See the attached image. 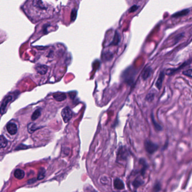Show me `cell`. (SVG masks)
<instances>
[{
	"label": "cell",
	"mask_w": 192,
	"mask_h": 192,
	"mask_svg": "<svg viewBox=\"0 0 192 192\" xmlns=\"http://www.w3.org/2000/svg\"><path fill=\"white\" fill-rule=\"evenodd\" d=\"M154 190L155 191H159L161 190V185L159 184H157L154 187Z\"/></svg>",
	"instance_id": "44dd1931"
},
{
	"label": "cell",
	"mask_w": 192,
	"mask_h": 192,
	"mask_svg": "<svg viewBox=\"0 0 192 192\" xmlns=\"http://www.w3.org/2000/svg\"><path fill=\"white\" fill-rule=\"evenodd\" d=\"M54 98L58 102H62L67 98V96L65 93H56L53 95Z\"/></svg>",
	"instance_id": "5b68a950"
},
{
	"label": "cell",
	"mask_w": 192,
	"mask_h": 192,
	"mask_svg": "<svg viewBox=\"0 0 192 192\" xmlns=\"http://www.w3.org/2000/svg\"><path fill=\"white\" fill-rule=\"evenodd\" d=\"M144 146L146 151L149 154H153L158 148V146L157 144L150 140H145L144 143Z\"/></svg>",
	"instance_id": "6da1fadb"
},
{
	"label": "cell",
	"mask_w": 192,
	"mask_h": 192,
	"mask_svg": "<svg viewBox=\"0 0 192 192\" xmlns=\"http://www.w3.org/2000/svg\"><path fill=\"white\" fill-rule=\"evenodd\" d=\"M119 41H120L119 35L118 34V33H117V32H116L115 35V37H114V39H113V41L112 43V45H118L119 44Z\"/></svg>",
	"instance_id": "9a60e30c"
},
{
	"label": "cell",
	"mask_w": 192,
	"mask_h": 192,
	"mask_svg": "<svg viewBox=\"0 0 192 192\" xmlns=\"http://www.w3.org/2000/svg\"><path fill=\"white\" fill-rule=\"evenodd\" d=\"M114 187H115V188L117 189L122 190L124 189L125 185L121 179H116L114 181Z\"/></svg>",
	"instance_id": "52a82bcc"
},
{
	"label": "cell",
	"mask_w": 192,
	"mask_h": 192,
	"mask_svg": "<svg viewBox=\"0 0 192 192\" xmlns=\"http://www.w3.org/2000/svg\"><path fill=\"white\" fill-rule=\"evenodd\" d=\"M6 129H7V131L9 134L12 135L17 134L18 131L17 126L16 125L15 123L12 122H10L8 123L7 126H6Z\"/></svg>",
	"instance_id": "3957f363"
},
{
	"label": "cell",
	"mask_w": 192,
	"mask_h": 192,
	"mask_svg": "<svg viewBox=\"0 0 192 192\" xmlns=\"http://www.w3.org/2000/svg\"><path fill=\"white\" fill-rule=\"evenodd\" d=\"M8 144V140L3 135L0 137V147L1 148H5Z\"/></svg>",
	"instance_id": "4fadbf2b"
},
{
	"label": "cell",
	"mask_w": 192,
	"mask_h": 192,
	"mask_svg": "<svg viewBox=\"0 0 192 192\" xmlns=\"http://www.w3.org/2000/svg\"><path fill=\"white\" fill-rule=\"evenodd\" d=\"M183 74L187 77L192 78V69H188L185 70L183 72Z\"/></svg>",
	"instance_id": "ac0fdd59"
},
{
	"label": "cell",
	"mask_w": 192,
	"mask_h": 192,
	"mask_svg": "<svg viewBox=\"0 0 192 192\" xmlns=\"http://www.w3.org/2000/svg\"><path fill=\"white\" fill-rule=\"evenodd\" d=\"M12 96L11 95H9L8 96H6L4 100L3 101V102L1 104V112L2 115L5 112V110L6 106H7L8 103L9 102H10L12 100Z\"/></svg>",
	"instance_id": "277c9868"
},
{
	"label": "cell",
	"mask_w": 192,
	"mask_h": 192,
	"mask_svg": "<svg viewBox=\"0 0 192 192\" xmlns=\"http://www.w3.org/2000/svg\"><path fill=\"white\" fill-rule=\"evenodd\" d=\"M45 176V170L44 168L41 169V170L40 171L38 175V177L37 179L38 180H41V179H43Z\"/></svg>",
	"instance_id": "2e32d148"
},
{
	"label": "cell",
	"mask_w": 192,
	"mask_h": 192,
	"mask_svg": "<svg viewBox=\"0 0 192 192\" xmlns=\"http://www.w3.org/2000/svg\"><path fill=\"white\" fill-rule=\"evenodd\" d=\"M154 95L153 94H152V93L151 94L150 93V94H149L147 96H146V99L148 100V101H149V102H152L153 99H154Z\"/></svg>",
	"instance_id": "d6986e66"
},
{
	"label": "cell",
	"mask_w": 192,
	"mask_h": 192,
	"mask_svg": "<svg viewBox=\"0 0 192 192\" xmlns=\"http://www.w3.org/2000/svg\"><path fill=\"white\" fill-rule=\"evenodd\" d=\"M164 77H165V73L163 72H161V73L159 74L158 79L157 81V82H156L155 83V86L158 90H160L161 89L162 82H163Z\"/></svg>",
	"instance_id": "8992f818"
},
{
	"label": "cell",
	"mask_w": 192,
	"mask_h": 192,
	"mask_svg": "<svg viewBox=\"0 0 192 192\" xmlns=\"http://www.w3.org/2000/svg\"><path fill=\"white\" fill-rule=\"evenodd\" d=\"M14 175L15 178H17L19 180H21L22 179L24 178L25 176V173L24 171L21 170V169H17V170H15L14 171Z\"/></svg>",
	"instance_id": "9c48e42d"
},
{
	"label": "cell",
	"mask_w": 192,
	"mask_h": 192,
	"mask_svg": "<svg viewBox=\"0 0 192 192\" xmlns=\"http://www.w3.org/2000/svg\"><path fill=\"white\" fill-rule=\"evenodd\" d=\"M152 73V69L151 67H146L145 69L143 70L142 73V79L143 80H146L151 76Z\"/></svg>",
	"instance_id": "ba28073f"
},
{
	"label": "cell",
	"mask_w": 192,
	"mask_h": 192,
	"mask_svg": "<svg viewBox=\"0 0 192 192\" xmlns=\"http://www.w3.org/2000/svg\"><path fill=\"white\" fill-rule=\"evenodd\" d=\"M35 69H36L38 73L41 74H45L46 73L48 68L47 66H44V65H39V66H37L35 67Z\"/></svg>",
	"instance_id": "8fae6325"
},
{
	"label": "cell",
	"mask_w": 192,
	"mask_h": 192,
	"mask_svg": "<svg viewBox=\"0 0 192 192\" xmlns=\"http://www.w3.org/2000/svg\"><path fill=\"white\" fill-rule=\"evenodd\" d=\"M152 121L153 124V126L154 127L155 129L156 130H157V131H161V130H162L161 126L160 125H158V123L157 122H156L154 118L153 115H152Z\"/></svg>",
	"instance_id": "5bb4252c"
},
{
	"label": "cell",
	"mask_w": 192,
	"mask_h": 192,
	"mask_svg": "<svg viewBox=\"0 0 192 192\" xmlns=\"http://www.w3.org/2000/svg\"><path fill=\"white\" fill-rule=\"evenodd\" d=\"M61 114L64 122L66 123L69 122L73 116L72 111V110L69 106H67L66 108H64L61 111Z\"/></svg>",
	"instance_id": "7a4b0ae2"
},
{
	"label": "cell",
	"mask_w": 192,
	"mask_h": 192,
	"mask_svg": "<svg viewBox=\"0 0 192 192\" xmlns=\"http://www.w3.org/2000/svg\"><path fill=\"white\" fill-rule=\"evenodd\" d=\"M189 12V9H184L183 10L175 13V14L172 15V17L174 18H177L181 17H183V16L187 15Z\"/></svg>",
	"instance_id": "30bf717a"
},
{
	"label": "cell",
	"mask_w": 192,
	"mask_h": 192,
	"mask_svg": "<svg viewBox=\"0 0 192 192\" xmlns=\"http://www.w3.org/2000/svg\"><path fill=\"white\" fill-rule=\"evenodd\" d=\"M41 108L37 109L33 112V113L32 114V116L31 117L32 119L33 120V121L37 119L38 117L41 116Z\"/></svg>",
	"instance_id": "7c38bea8"
},
{
	"label": "cell",
	"mask_w": 192,
	"mask_h": 192,
	"mask_svg": "<svg viewBox=\"0 0 192 192\" xmlns=\"http://www.w3.org/2000/svg\"><path fill=\"white\" fill-rule=\"evenodd\" d=\"M138 8H139V6H138L137 5H134V6H132V7L130 9L129 12H135V11H136V10H138Z\"/></svg>",
	"instance_id": "ffe728a7"
},
{
	"label": "cell",
	"mask_w": 192,
	"mask_h": 192,
	"mask_svg": "<svg viewBox=\"0 0 192 192\" xmlns=\"http://www.w3.org/2000/svg\"><path fill=\"white\" fill-rule=\"evenodd\" d=\"M143 181L140 180V179H136L134 180V181L133 182V185L134 187L135 188H138L139 187L141 186V185L143 184Z\"/></svg>",
	"instance_id": "e0dca14e"
}]
</instances>
